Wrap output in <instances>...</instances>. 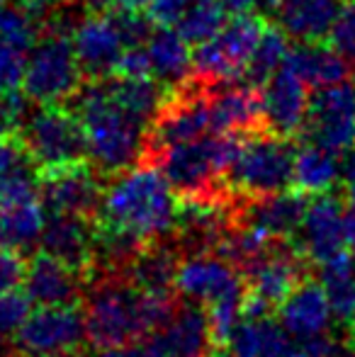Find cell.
I'll return each mask as SVG.
<instances>
[{
    "label": "cell",
    "instance_id": "cell-1",
    "mask_svg": "<svg viewBox=\"0 0 355 357\" xmlns=\"http://www.w3.org/2000/svg\"><path fill=\"white\" fill-rule=\"evenodd\" d=\"M178 197L153 163L139 160L105 183L95 216V273L122 270L142 245L171 238ZM90 275V278H93Z\"/></svg>",
    "mask_w": 355,
    "mask_h": 357
},
{
    "label": "cell",
    "instance_id": "cell-2",
    "mask_svg": "<svg viewBox=\"0 0 355 357\" xmlns=\"http://www.w3.org/2000/svg\"><path fill=\"white\" fill-rule=\"evenodd\" d=\"M81 304L88 345L100 353L142 343L171 319L180 296L146 294L117 270H103L86 282Z\"/></svg>",
    "mask_w": 355,
    "mask_h": 357
},
{
    "label": "cell",
    "instance_id": "cell-3",
    "mask_svg": "<svg viewBox=\"0 0 355 357\" xmlns=\"http://www.w3.org/2000/svg\"><path fill=\"white\" fill-rule=\"evenodd\" d=\"M68 105L81 119L88 160L100 175L112 178L142 160L146 124L114 102L107 78H86Z\"/></svg>",
    "mask_w": 355,
    "mask_h": 357
},
{
    "label": "cell",
    "instance_id": "cell-4",
    "mask_svg": "<svg viewBox=\"0 0 355 357\" xmlns=\"http://www.w3.org/2000/svg\"><path fill=\"white\" fill-rule=\"evenodd\" d=\"M239 146V134H204L195 142L168 146L146 163L161 170L178 199L229 202L236 197L229 192L224 175L236 158Z\"/></svg>",
    "mask_w": 355,
    "mask_h": 357
},
{
    "label": "cell",
    "instance_id": "cell-5",
    "mask_svg": "<svg viewBox=\"0 0 355 357\" xmlns=\"http://www.w3.org/2000/svg\"><path fill=\"white\" fill-rule=\"evenodd\" d=\"M294 151L297 149L292 146V139L270 134L266 129L241 137L236 158L224 175L229 192L239 199H256L289 190Z\"/></svg>",
    "mask_w": 355,
    "mask_h": 357
},
{
    "label": "cell",
    "instance_id": "cell-6",
    "mask_svg": "<svg viewBox=\"0 0 355 357\" xmlns=\"http://www.w3.org/2000/svg\"><path fill=\"white\" fill-rule=\"evenodd\" d=\"M32 114H24L17 139L34 170L88 160L83 124L68 102L37 105Z\"/></svg>",
    "mask_w": 355,
    "mask_h": 357
},
{
    "label": "cell",
    "instance_id": "cell-7",
    "mask_svg": "<svg viewBox=\"0 0 355 357\" xmlns=\"http://www.w3.org/2000/svg\"><path fill=\"white\" fill-rule=\"evenodd\" d=\"M29 52L22 78L24 100L34 105L68 102L86 78L78 66L71 34L66 29H49Z\"/></svg>",
    "mask_w": 355,
    "mask_h": 357
},
{
    "label": "cell",
    "instance_id": "cell-8",
    "mask_svg": "<svg viewBox=\"0 0 355 357\" xmlns=\"http://www.w3.org/2000/svg\"><path fill=\"white\" fill-rule=\"evenodd\" d=\"M13 357H86L83 304H54L29 311L10 340Z\"/></svg>",
    "mask_w": 355,
    "mask_h": 357
},
{
    "label": "cell",
    "instance_id": "cell-9",
    "mask_svg": "<svg viewBox=\"0 0 355 357\" xmlns=\"http://www.w3.org/2000/svg\"><path fill=\"white\" fill-rule=\"evenodd\" d=\"M268 20L256 13H234L214 37L195 44L190 75L219 85L239 80L256 49Z\"/></svg>",
    "mask_w": 355,
    "mask_h": 357
},
{
    "label": "cell",
    "instance_id": "cell-10",
    "mask_svg": "<svg viewBox=\"0 0 355 357\" xmlns=\"http://www.w3.org/2000/svg\"><path fill=\"white\" fill-rule=\"evenodd\" d=\"M299 139L338 155L355 144V83L351 78L314 90Z\"/></svg>",
    "mask_w": 355,
    "mask_h": 357
},
{
    "label": "cell",
    "instance_id": "cell-11",
    "mask_svg": "<svg viewBox=\"0 0 355 357\" xmlns=\"http://www.w3.org/2000/svg\"><path fill=\"white\" fill-rule=\"evenodd\" d=\"M39 202L52 214H73L93 219L98 216L107 178L93 168L90 160L37 170Z\"/></svg>",
    "mask_w": 355,
    "mask_h": 357
},
{
    "label": "cell",
    "instance_id": "cell-12",
    "mask_svg": "<svg viewBox=\"0 0 355 357\" xmlns=\"http://www.w3.org/2000/svg\"><path fill=\"white\" fill-rule=\"evenodd\" d=\"M217 350L204 306L180 301L171 319L144 338L142 357H212Z\"/></svg>",
    "mask_w": 355,
    "mask_h": 357
},
{
    "label": "cell",
    "instance_id": "cell-13",
    "mask_svg": "<svg viewBox=\"0 0 355 357\" xmlns=\"http://www.w3.org/2000/svg\"><path fill=\"white\" fill-rule=\"evenodd\" d=\"M343 209L346 199L341 195H333V190L314 195L312 202H307L302 224L294 236V245L309 265H322L346 250Z\"/></svg>",
    "mask_w": 355,
    "mask_h": 357
},
{
    "label": "cell",
    "instance_id": "cell-14",
    "mask_svg": "<svg viewBox=\"0 0 355 357\" xmlns=\"http://www.w3.org/2000/svg\"><path fill=\"white\" fill-rule=\"evenodd\" d=\"M39 250L54 255L68 265L71 270L81 273L90 280L95 270V221L86 216L73 214H52L47 212L42 236H39Z\"/></svg>",
    "mask_w": 355,
    "mask_h": 357
},
{
    "label": "cell",
    "instance_id": "cell-15",
    "mask_svg": "<svg viewBox=\"0 0 355 357\" xmlns=\"http://www.w3.org/2000/svg\"><path fill=\"white\" fill-rule=\"evenodd\" d=\"M307 258L297 250L294 241H280L261 260L243 273L246 289L261 296L270 309H278L280 301L307 278Z\"/></svg>",
    "mask_w": 355,
    "mask_h": 357
},
{
    "label": "cell",
    "instance_id": "cell-16",
    "mask_svg": "<svg viewBox=\"0 0 355 357\" xmlns=\"http://www.w3.org/2000/svg\"><path fill=\"white\" fill-rule=\"evenodd\" d=\"M309 85L292 68H278L263 85V114L266 132L285 139L299 137L309 109Z\"/></svg>",
    "mask_w": 355,
    "mask_h": 357
},
{
    "label": "cell",
    "instance_id": "cell-17",
    "mask_svg": "<svg viewBox=\"0 0 355 357\" xmlns=\"http://www.w3.org/2000/svg\"><path fill=\"white\" fill-rule=\"evenodd\" d=\"M307 209V195L289 188L256 199H239L234 207V224L253 226L280 241H294Z\"/></svg>",
    "mask_w": 355,
    "mask_h": 357
},
{
    "label": "cell",
    "instance_id": "cell-18",
    "mask_svg": "<svg viewBox=\"0 0 355 357\" xmlns=\"http://www.w3.org/2000/svg\"><path fill=\"white\" fill-rule=\"evenodd\" d=\"M209 122L214 134L246 137L266 129L263 114V88L248 83L212 85L209 88Z\"/></svg>",
    "mask_w": 355,
    "mask_h": 357
},
{
    "label": "cell",
    "instance_id": "cell-19",
    "mask_svg": "<svg viewBox=\"0 0 355 357\" xmlns=\"http://www.w3.org/2000/svg\"><path fill=\"white\" fill-rule=\"evenodd\" d=\"M71 44L86 78H107L127 49L109 13H88L73 27Z\"/></svg>",
    "mask_w": 355,
    "mask_h": 357
},
{
    "label": "cell",
    "instance_id": "cell-20",
    "mask_svg": "<svg viewBox=\"0 0 355 357\" xmlns=\"http://www.w3.org/2000/svg\"><path fill=\"white\" fill-rule=\"evenodd\" d=\"M24 294L29 301L39 306L54 304H76L83 301V289H86V278L54 255L37 250L29 255L27 273H24Z\"/></svg>",
    "mask_w": 355,
    "mask_h": 357
},
{
    "label": "cell",
    "instance_id": "cell-21",
    "mask_svg": "<svg viewBox=\"0 0 355 357\" xmlns=\"http://www.w3.org/2000/svg\"><path fill=\"white\" fill-rule=\"evenodd\" d=\"M278 324L294 340L317 338L331 331L333 316L319 280L304 278L278 306Z\"/></svg>",
    "mask_w": 355,
    "mask_h": 357
},
{
    "label": "cell",
    "instance_id": "cell-22",
    "mask_svg": "<svg viewBox=\"0 0 355 357\" xmlns=\"http://www.w3.org/2000/svg\"><path fill=\"white\" fill-rule=\"evenodd\" d=\"M180 260L183 255L173 243V238H161L142 245L119 273L146 294L180 296L176 289Z\"/></svg>",
    "mask_w": 355,
    "mask_h": 357
},
{
    "label": "cell",
    "instance_id": "cell-23",
    "mask_svg": "<svg viewBox=\"0 0 355 357\" xmlns=\"http://www.w3.org/2000/svg\"><path fill=\"white\" fill-rule=\"evenodd\" d=\"M319 284L331 306V316L355 350V258L348 250L319 265Z\"/></svg>",
    "mask_w": 355,
    "mask_h": 357
},
{
    "label": "cell",
    "instance_id": "cell-24",
    "mask_svg": "<svg viewBox=\"0 0 355 357\" xmlns=\"http://www.w3.org/2000/svg\"><path fill=\"white\" fill-rule=\"evenodd\" d=\"M282 63L292 68L309 85V90L326 88V85H336L341 80L351 78L348 61L326 39H322V42H299L294 49H289Z\"/></svg>",
    "mask_w": 355,
    "mask_h": 357
},
{
    "label": "cell",
    "instance_id": "cell-25",
    "mask_svg": "<svg viewBox=\"0 0 355 357\" xmlns=\"http://www.w3.org/2000/svg\"><path fill=\"white\" fill-rule=\"evenodd\" d=\"M294 340L282 326L270 316L263 319H241L229 335V357H287Z\"/></svg>",
    "mask_w": 355,
    "mask_h": 357
},
{
    "label": "cell",
    "instance_id": "cell-26",
    "mask_svg": "<svg viewBox=\"0 0 355 357\" xmlns=\"http://www.w3.org/2000/svg\"><path fill=\"white\" fill-rule=\"evenodd\" d=\"M144 49H146L153 78L166 85V88H176L185 78H190L192 49H190V44L185 42V37L178 29L153 27Z\"/></svg>",
    "mask_w": 355,
    "mask_h": 357
},
{
    "label": "cell",
    "instance_id": "cell-27",
    "mask_svg": "<svg viewBox=\"0 0 355 357\" xmlns=\"http://www.w3.org/2000/svg\"><path fill=\"white\" fill-rule=\"evenodd\" d=\"M341 0H285L278 10V24L299 42L326 39Z\"/></svg>",
    "mask_w": 355,
    "mask_h": 357
},
{
    "label": "cell",
    "instance_id": "cell-28",
    "mask_svg": "<svg viewBox=\"0 0 355 357\" xmlns=\"http://www.w3.org/2000/svg\"><path fill=\"white\" fill-rule=\"evenodd\" d=\"M338 183H341V158H338V153L307 142L294 151V190L304 195H322L333 190Z\"/></svg>",
    "mask_w": 355,
    "mask_h": 357
},
{
    "label": "cell",
    "instance_id": "cell-29",
    "mask_svg": "<svg viewBox=\"0 0 355 357\" xmlns=\"http://www.w3.org/2000/svg\"><path fill=\"white\" fill-rule=\"evenodd\" d=\"M44 221H47V209L39 199L0 209V248L32 255L34 245H39Z\"/></svg>",
    "mask_w": 355,
    "mask_h": 357
},
{
    "label": "cell",
    "instance_id": "cell-30",
    "mask_svg": "<svg viewBox=\"0 0 355 357\" xmlns=\"http://www.w3.org/2000/svg\"><path fill=\"white\" fill-rule=\"evenodd\" d=\"M107 85L114 102L146 127L168 93L166 85L158 83L153 75H149V78H114V75H107Z\"/></svg>",
    "mask_w": 355,
    "mask_h": 357
},
{
    "label": "cell",
    "instance_id": "cell-31",
    "mask_svg": "<svg viewBox=\"0 0 355 357\" xmlns=\"http://www.w3.org/2000/svg\"><path fill=\"white\" fill-rule=\"evenodd\" d=\"M287 52H289V37L285 34V29L280 24L266 22L261 39H258L256 49H253L251 59H248L246 68H243L239 80L253 85V88H263L270 75L282 66Z\"/></svg>",
    "mask_w": 355,
    "mask_h": 357
},
{
    "label": "cell",
    "instance_id": "cell-32",
    "mask_svg": "<svg viewBox=\"0 0 355 357\" xmlns=\"http://www.w3.org/2000/svg\"><path fill=\"white\" fill-rule=\"evenodd\" d=\"M229 20V8L224 0H192L190 8L185 10L183 20L173 29H178L185 37L190 47L204 42V39L214 37L224 22Z\"/></svg>",
    "mask_w": 355,
    "mask_h": 357
},
{
    "label": "cell",
    "instance_id": "cell-33",
    "mask_svg": "<svg viewBox=\"0 0 355 357\" xmlns=\"http://www.w3.org/2000/svg\"><path fill=\"white\" fill-rule=\"evenodd\" d=\"M29 199H39L37 170L32 165L24 163L0 173V209L29 202Z\"/></svg>",
    "mask_w": 355,
    "mask_h": 357
},
{
    "label": "cell",
    "instance_id": "cell-34",
    "mask_svg": "<svg viewBox=\"0 0 355 357\" xmlns=\"http://www.w3.org/2000/svg\"><path fill=\"white\" fill-rule=\"evenodd\" d=\"M0 37L17 44V47L32 49L34 42L42 37V32L34 24V20L13 0V3L0 8Z\"/></svg>",
    "mask_w": 355,
    "mask_h": 357
},
{
    "label": "cell",
    "instance_id": "cell-35",
    "mask_svg": "<svg viewBox=\"0 0 355 357\" xmlns=\"http://www.w3.org/2000/svg\"><path fill=\"white\" fill-rule=\"evenodd\" d=\"M326 42L346 59L348 66L355 68V0H341Z\"/></svg>",
    "mask_w": 355,
    "mask_h": 357
},
{
    "label": "cell",
    "instance_id": "cell-36",
    "mask_svg": "<svg viewBox=\"0 0 355 357\" xmlns=\"http://www.w3.org/2000/svg\"><path fill=\"white\" fill-rule=\"evenodd\" d=\"M27 54L29 49L0 37V95H15L22 90Z\"/></svg>",
    "mask_w": 355,
    "mask_h": 357
},
{
    "label": "cell",
    "instance_id": "cell-37",
    "mask_svg": "<svg viewBox=\"0 0 355 357\" xmlns=\"http://www.w3.org/2000/svg\"><path fill=\"white\" fill-rule=\"evenodd\" d=\"M355 350L348 343H338L331 335H317V338L294 340L287 357H353Z\"/></svg>",
    "mask_w": 355,
    "mask_h": 357
},
{
    "label": "cell",
    "instance_id": "cell-38",
    "mask_svg": "<svg viewBox=\"0 0 355 357\" xmlns=\"http://www.w3.org/2000/svg\"><path fill=\"white\" fill-rule=\"evenodd\" d=\"M114 78H149L151 73V63H149L146 49L144 47H127L119 54L117 63H114L112 73Z\"/></svg>",
    "mask_w": 355,
    "mask_h": 357
},
{
    "label": "cell",
    "instance_id": "cell-39",
    "mask_svg": "<svg viewBox=\"0 0 355 357\" xmlns=\"http://www.w3.org/2000/svg\"><path fill=\"white\" fill-rule=\"evenodd\" d=\"M24 273H27V260L15 250L0 248V294L17 289L24 282Z\"/></svg>",
    "mask_w": 355,
    "mask_h": 357
},
{
    "label": "cell",
    "instance_id": "cell-40",
    "mask_svg": "<svg viewBox=\"0 0 355 357\" xmlns=\"http://www.w3.org/2000/svg\"><path fill=\"white\" fill-rule=\"evenodd\" d=\"M192 0H151L144 8L153 27H176Z\"/></svg>",
    "mask_w": 355,
    "mask_h": 357
},
{
    "label": "cell",
    "instance_id": "cell-41",
    "mask_svg": "<svg viewBox=\"0 0 355 357\" xmlns=\"http://www.w3.org/2000/svg\"><path fill=\"white\" fill-rule=\"evenodd\" d=\"M24 95H0V139L17 134L24 117Z\"/></svg>",
    "mask_w": 355,
    "mask_h": 357
},
{
    "label": "cell",
    "instance_id": "cell-42",
    "mask_svg": "<svg viewBox=\"0 0 355 357\" xmlns=\"http://www.w3.org/2000/svg\"><path fill=\"white\" fill-rule=\"evenodd\" d=\"M24 163H29V160H27V155H24V149H22V144H20L17 134L0 139V173L13 170V168L24 165Z\"/></svg>",
    "mask_w": 355,
    "mask_h": 357
},
{
    "label": "cell",
    "instance_id": "cell-43",
    "mask_svg": "<svg viewBox=\"0 0 355 357\" xmlns=\"http://www.w3.org/2000/svg\"><path fill=\"white\" fill-rule=\"evenodd\" d=\"M343 238H346V250L355 258V195H346V209H343Z\"/></svg>",
    "mask_w": 355,
    "mask_h": 357
},
{
    "label": "cell",
    "instance_id": "cell-44",
    "mask_svg": "<svg viewBox=\"0 0 355 357\" xmlns=\"http://www.w3.org/2000/svg\"><path fill=\"white\" fill-rule=\"evenodd\" d=\"M341 183L346 195H355V151L348 149L341 160Z\"/></svg>",
    "mask_w": 355,
    "mask_h": 357
},
{
    "label": "cell",
    "instance_id": "cell-45",
    "mask_svg": "<svg viewBox=\"0 0 355 357\" xmlns=\"http://www.w3.org/2000/svg\"><path fill=\"white\" fill-rule=\"evenodd\" d=\"M98 357H142V348H137V345H122V348L100 350Z\"/></svg>",
    "mask_w": 355,
    "mask_h": 357
},
{
    "label": "cell",
    "instance_id": "cell-46",
    "mask_svg": "<svg viewBox=\"0 0 355 357\" xmlns=\"http://www.w3.org/2000/svg\"><path fill=\"white\" fill-rule=\"evenodd\" d=\"M224 5L229 8V13H251L258 0H224Z\"/></svg>",
    "mask_w": 355,
    "mask_h": 357
},
{
    "label": "cell",
    "instance_id": "cell-47",
    "mask_svg": "<svg viewBox=\"0 0 355 357\" xmlns=\"http://www.w3.org/2000/svg\"><path fill=\"white\" fill-rule=\"evenodd\" d=\"M285 0H258V5H261L266 13H278L280 8H282Z\"/></svg>",
    "mask_w": 355,
    "mask_h": 357
},
{
    "label": "cell",
    "instance_id": "cell-48",
    "mask_svg": "<svg viewBox=\"0 0 355 357\" xmlns=\"http://www.w3.org/2000/svg\"><path fill=\"white\" fill-rule=\"evenodd\" d=\"M151 0H122V8H129V10H144Z\"/></svg>",
    "mask_w": 355,
    "mask_h": 357
},
{
    "label": "cell",
    "instance_id": "cell-49",
    "mask_svg": "<svg viewBox=\"0 0 355 357\" xmlns=\"http://www.w3.org/2000/svg\"><path fill=\"white\" fill-rule=\"evenodd\" d=\"M8 3H13V0H0V8H3V5H8Z\"/></svg>",
    "mask_w": 355,
    "mask_h": 357
}]
</instances>
